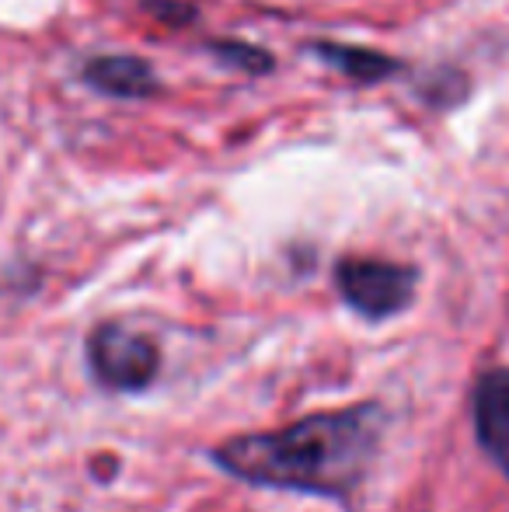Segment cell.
Returning <instances> with one entry per match:
<instances>
[{
    "mask_svg": "<svg viewBox=\"0 0 509 512\" xmlns=\"http://www.w3.org/2000/svg\"><path fill=\"white\" fill-rule=\"evenodd\" d=\"M381 429L377 405L325 411L276 432L227 439L213 450V464L248 485L342 499L367 474Z\"/></svg>",
    "mask_w": 509,
    "mask_h": 512,
    "instance_id": "obj_1",
    "label": "cell"
},
{
    "mask_svg": "<svg viewBox=\"0 0 509 512\" xmlns=\"http://www.w3.org/2000/svg\"><path fill=\"white\" fill-rule=\"evenodd\" d=\"M88 363L98 384L112 391H143L157 377L161 352L147 335L126 324H102L88 342Z\"/></svg>",
    "mask_w": 509,
    "mask_h": 512,
    "instance_id": "obj_2",
    "label": "cell"
},
{
    "mask_svg": "<svg viewBox=\"0 0 509 512\" xmlns=\"http://www.w3.org/2000/svg\"><path fill=\"white\" fill-rule=\"evenodd\" d=\"M335 283L346 304L363 317H391L412 300L415 269L381 258H346L335 269Z\"/></svg>",
    "mask_w": 509,
    "mask_h": 512,
    "instance_id": "obj_3",
    "label": "cell"
},
{
    "mask_svg": "<svg viewBox=\"0 0 509 512\" xmlns=\"http://www.w3.org/2000/svg\"><path fill=\"white\" fill-rule=\"evenodd\" d=\"M475 432L482 450L509 474V370H489L475 384Z\"/></svg>",
    "mask_w": 509,
    "mask_h": 512,
    "instance_id": "obj_4",
    "label": "cell"
},
{
    "mask_svg": "<svg viewBox=\"0 0 509 512\" xmlns=\"http://www.w3.org/2000/svg\"><path fill=\"white\" fill-rule=\"evenodd\" d=\"M84 81L112 98H147L157 88L154 70L136 56H98L84 67Z\"/></svg>",
    "mask_w": 509,
    "mask_h": 512,
    "instance_id": "obj_5",
    "label": "cell"
},
{
    "mask_svg": "<svg viewBox=\"0 0 509 512\" xmlns=\"http://www.w3.org/2000/svg\"><path fill=\"white\" fill-rule=\"evenodd\" d=\"M314 53L321 56L325 63H332L335 70H342L346 77L360 84H374V81H384L387 74L398 70V63L391 56H381L374 49H360V46H335V42H318L311 46Z\"/></svg>",
    "mask_w": 509,
    "mask_h": 512,
    "instance_id": "obj_6",
    "label": "cell"
},
{
    "mask_svg": "<svg viewBox=\"0 0 509 512\" xmlns=\"http://www.w3.org/2000/svg\"><path fill=\"white\" fill-rule=\"evenodd\" d=\"M213 53H217L220 60L234 63V67L252 70V74L272 67L269 53H262V49H255V46H245V42H213Z\"/></svg>",
    "mask_w": 509,
    "mask_h": 512,
    "instance_id": "obj_7",
    "label": "cell"
}]
</instances>
